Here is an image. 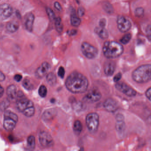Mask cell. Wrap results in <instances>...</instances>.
I'll list each match as a JSON object with an SVG mask.
<instances>
[{
	"label": "cell",
	"mask_w": 151,
	"mask_h": 151,
	"mask_svg": "<svg viewBox=\"0 0 151 151\" xmlns=\"http://www.w3.org/2000/svg\"><path fill=\"white\" fill-rule=\"evenodd\" d=\"M115 64L112 61H107L104 64V71L108 76H111L114 73L115 69Z\"/></svg>",
	"instance_id": "9a60e30c"
},
{
	"label": "cell",
	"mask_w": 151,
	"mask_h": 151,
	"mask_svg": "<svg viewBox=\"0 0 151 151\" xmlns=\"http://www.w3.org/2000/svg\"><path fill=\"white\" fill-rule=\"evenodd\" d=\"M28 148L31 150L34 149L35 146V137L33 136H30L27 140Z\"/></svg>",
	"instance_id": "484cf974"
},
{
	"label": "cell",
	"mask_w": 151,
	"mask_h": 151,
	"mask_svg": "<svg viewBox=\"0 0 151 151\" xmlns=\"http://www.w3.org/2000/svg\"><path fill=\"white\" fill-rule=\"evenodd\" d=\"M58 74L61 78H64L65 75V70L63 66H60L59 68Z\"/></svg>",
	"instance_id": "836d02e7"
},
{
	"label": "cell",
	"mask_w": 151,
	"mask_h": 151,
	"mask_svg": "<svg viewBox=\"0 0 151 151\" xmlns=\"http://www.w3.org/2000/svg\"><path fill=\"white\" fill-rule=\"evenodd\" d=\"M9 102L7 100L6 101H3L0 105V109L2 110H5L9 105Z\"/></svg>",
	"instance_id": "e575fe53"
},
{
	"label": "cell",
	"mask_w": 151,
	"mask_h": 151,
	"mask_svg": "<svg viewBox=\"0 0 151 151\" xmlns=\"http://www.w3.org/2000/svg\"><path fill=\"white\" fill-rule=\"evenodd\" d=\"M66 87L71 92L81 94L85 92L89 86V82L84 75L77 71H73L66 79Z\"/></svg>",
	"instance_id": "6da1fadb"
},
{
	"label": "cell",
	"mask_w": 151,
	"mask_h": 151,
	"mask_svg": "<svg viewBox=\"0 0 151 151\" xmlns=\"http://www.w3.org/2000/svg\"><path fill=\"white\" fill-rule=\"evenodd\" d=\"M99 118V115L96 113L88 114L86 118V124L89 132L95 134L98 129Z\"/></svg>",
	"instance_id": "277c9868"
},
{
	"label": "cell",
	"mask_w": 151,
	"mask_h": 151,
	"mask_svg": "<svg viewBox=\"0 0 151 151\" xmlns=\"http://www.w3.org/2000/svg\"><path fill=\"white\" fill-rule=\"evenodd\" d=\"M102 7L104 10L108 14H111L114 12V9L113 8V6L108 1L104 2L102 4Z\"/></svg>",
	"instance_id": "603a6c76"
},
{
	"label": "cell",
	"mask_w": 151,
	"mask_h": 151,
	"mask_svg": "<svg viewBox=\"0 0 151 151\" xmlns=\"http://www.w3.org/2000/svg\"><path fill=\"white\" fill-rule=\"evenodd\" d=\"M135 13L137 17H142L144 13V9L142 8H138L136 10Z\"/></svg>",
	"instance_id": "d6a6232c"
},
{
	"label": "cell",
	"mask_w": 151,
	"mask_h": 151,
	"mask_svg": "<svg viewBox=\"0 0 151 151\" xmlns=\"http://www.w3.org/2000/svg\"><path fill=\"white\" fill-rule=\"evenodd\" d=\"M5 75L1 71H0V81H3L5 80Z\"/></svg>",
	"instance_id": "ee69618b"
},
{
	"label": "cell",
	"mask_w": 151,
	"mask_h": 151,
	"mask_svg": "<svg viewBox=\"0 0 151 151\" xmlns=\"http://www.w3.org/2000/svg\"><path fill=\"white\" fill-rule=\"evenodd\" d=\"M106 24V20L105 18H102L99 22V25L101 27L105 28Z\"/></svg>",
	"instance_id": "ab89813d"
},
{
	"label": "cell",
	"mask_w": 151,
	"mask_h": 151,
	"mask_svg": "<svg viewBox=\"0 0 151 151\" xmlns=\"http://www.w3.org/2000/svg\"><path fill=\"white\" fill-rule=\"evenodd\" d=\"M104 108L109 112L113 113L116 111L119 108L118 103L113 98L107 99L103 103Z\"/></svg>",
	"instance_id": "4fadbf2b"
},
{
	"label": "cell",
	"mask_w": 151,
	"mask_h": 151,
	"mask_svg": "<svg viewBox=\"0 0 151 151\" xmlns=\"http://www.w3.org/2000/svg\"><path fill=\"white\" fill-rule=\"evenodd\" d=\"M101 98V94L99 91L96 89H93L84 96L83 100L87 103H93L98 102Z\"/></svg>",
	"instance_id": "9c48e42d"
},
{
	"label": "cell",
	"mask_w": 151,
	"mask_h": 151,
	"mask_svg": "<svg viewBox=\"0 0 151 151\" xmlns=\"http://www.w3.org/2000/svg\"><path fill=\"white\" fill-rule=\"evenodd\" d=\"M39 141L41 146L45 148L51 147L54 145V141L52 136L48 132L46 131L40 132Z\"/></svg>",
	"instance_id": "52a82bcc"
},
{
	"label": "cell",
	"mask_w": 151,
	"mask_h": 151,
	"mask_svg": "<svg viewBox=\"0 0 151 151\" xmlns=\"http://www.w3.org/2000/svg\"><path fill=\"white\" fill-rule=\"evenodd\" d=\"M46 12L49 18V19L51 21H54L56 17L54 12L53 10L50 8H46Z\"/></svg>",
	"instance_id": "4dcf8cb0"
},
{
	"label": "cell",
	"mask_w": 151,
	"mask_h": 151,
	"mask_svg": "<svg viewBox=\"0 0 151 151\" xmlns=\"http://www.w3.org/2000/svg\"><path fill=\"white\" fill-rule=\"evenodd\" d=\"M121 76H122V75L121 73H118L117 75H115L114 77V82H118L121 78Z\"/></svg>",
	"instance_id": "f35d334b"
},
{
	"label": "cell",
	"mask_w": 151,
	"mask_h": 151,
	"mask_svg": "<svg viewBox=\"0 0 151 151\" xmlns=\"http://www.w3.org/2000/svg\"><path fill=\"white\" fill-rule=\"evenodd\" d=\"M54 7L57 10L59 11H61L62 10V7L59 2L56 1L54 3Z\"/></svg>",
	"instance_id": "74e56055"
},
{
	"label": "cell",
	"mask_w": 151,
	"mask_h": 151,
	"mask_svg": "<svg viewBox=\"0 0 151 151\" xmlns=\"http://www.w3.org/2000/svg\"><path fill=\"white\" fill-rule=\"evenodd\" d=\"M54 24L56 31L59 33H62L63 30V25L60 17L56 18L54 20Z\"/></svg>",
	"instance_id": "7402d4cb"
},
{
	"label": "cell",
	"mask_w": 151,
	"mask_h": 151,
	"mask_svg": "<svg viewBox=\"0 0 151 151\" xmlns=\"http://www.w3.org/2000/svg\"><path fill=\"white\" fill-rule=\"evenodd\" d=\"M81 51L85 57L88 59H93L98 54L97 49L89 43L83 42L81 45Z\"/></svg>",
	"instance_id": "5b68a950"
},
{
	"label": "cell",
	"mask_w": 151,
	"mask_h": 151,
	"mask_svg": "<svg viewBox=\"0 0 151 151\" xmlns=\"http://www.w3.org/2000/svg\"><path fill=\"white\" fill-rule=\"evenodd\" d=\"M85 13V9L82 7H80L78 8L77 10V14H78V17H82L84 16V14Z\"/></svg>",
	"instance_id": "d590c367"
},
{
	"label": "cell",
	"mask_w": 151,
	"mask_h": 151,
	"mask_svg": "<svg viewBox=\"0 0 151 151\" xmlns=\"http://www.w3.org/2000/svg\"><path fill=\"white\" fill-rule=\"evenodd\" d=\"M6 30L10 33H14L17 32L19 28V24L16 21H12L6 24Z\"/></svg>",
	"instance_id": "d6986e66"
},
{
	"label": "cell",
	"mask_w": 151,
	"mask_h": 151,
	"mask_svg": "<svg viewBox=\"0 0 151 151\" xmlns=\"http://www.w3.org/2000/svg\"><path fill=\"white\" fill-rule=\"evenodd\" d=\"M94 32L102 39H107L108 37V33L105 28L97 27L94 29Z\"/></svg>",
	"instance_id": "ac0fdd59"
},
{
	"label": "cell",
	"mask_w": 151,
	"mask_h": 151,
	"mask_svg": "<svg viewBox=\"0 0 151 151\" xmlns=\"http://www.w3.org/2000/svg\"><path fill=\"white\" fill-rule=\"evenodd\" d=\"M54 112L52 109L47 110L46 112H45L44 114H43V118L44 120H49L54 117Z\"/></svg>",
	"instance_id": "f546056e"
},
{
	"label": "cell",
	"mask_w": 151,
	"mask_h": 151,
	"mask_svg": "<svg viewBox=\"0 0 151 151\" xmlns=\"http://www.w3.org/2000/svg\"><path fill=\"white\" fill-rule=\"evenodd\" d=\"M48 90L46 86L42 85L40 86L39 89V94L42 98H44L47 95Z\"/></svg>",
	"instance_id": "83f0119b"
},
{
	"label": "cell",
	"mask_w": 151,
	"mask_h": 151,
	"mask_svg": "<svg viewBox=\"0 0 151 151\" xmlns=\"http://www.w3.org/2000/svg\"><path fill=\"white\" fill-rule=\"evenodd\" d=\"M117 26L120 32L126 33L130 29L131 24L129 20L123 16L118 17L117 21Z\"/></svg>",
	"instance_id": "30bf717a"
},
{
	"label": "cell",
	"mask_w": 151,
	"mask_h": 151,
	"mask_svg": "<svg viewBox=\"0 0 151 151\" xmlns=\"http://www.w3.org/2000/svg\"><path fill=\"white\" fill-rule=\"evenodd\" d=\"M22 78V76L20 74H17L14 76V79L17 82L21 81Z\"/></svg>",
	"instance_id": "b9f144b4"
},
{
	"label": "cell",
	"mask_w": 151,
	"mask_h": 151,
	"mask_svg": "<svg viewBox=\"0 0 151 151\" xmlns=\"http://www.w3.org/2000/svg\"><path fill=\"white\" fill-rule=\"evenodd\" d=\"M132 78L137 83H144L151 80V64H145L134 71Z\"/></svg>",
	"instance_id": "3957f363"
},
{
	"label": "cell",
	"mask_w": 151,
	"mask_h": 151,
	"mask_svg": "<svg viewBox=\"0 0 151 151\" xmlns=\"http://www.w3.org/2000/svg\"><path fill=\"white\" fill-rule=\"evenodd\" d=\"M17 107L18 110L23 114L30 109L34 107L32 101L22 96H21V98L17 102Z\"/></svg>",
	"instance_id": "8992f818"
},
{
	"label": "cell",
	"mask_w": 151,
	"mask_h": 151,
	"mask_svg": "<svg viewBox=\"0 0 151 151\" xmlns=\"http://www.w3.org/2000/svg\"><path fill=\"white\" fill-rule=\"evenodd\" d=\"M68 33L70 36H73L77 33V30L76 29H72V30L69 31Z\"/></svg>",
	"instance_id": "7bdbcfd3"
},
{
	"label": "cell",
	"mask_w": 151,
	"mask_h": 151,
	"mask_svg": "<svg viewBox=\"0 0 151 151\" xmlns=\"http://www.w3.org/2000/svg\"><path fill=\"white\" fill-rule=\"evenodd\" d=\"M115 88L118 91L129 97H134L136 95L137 92L135 90L124 82H116Z\"/></svg>",
	"instance_id": "ba28073f"
},
{
	"label": "cell",
	"mask_w": 151,
	"mask_h": 151,
	"mask_svg": "<svg viewBox=\"0 0 151 151\" xmlns=\"http://www.w3.org/2000/svg\"><path fill=\"white\" fill-rule=\"evenodd\" d=\"M7 94L9 98L14 99L17 95V88L15 85H11L8 86L7 89Z\"/></svg>",
	"instance_id": "ffe728a7"
},
{
	"label": "cell",
	"mask_w": 151,
	"mask_h": 151,
	"mask_svg": "<svg viewBox=\"0 0 151 151\" xmlns=\"http://www.w3.org/2000/svg\"><path fill=\"white\" fill-rule=\"evenodd\" d=\"M51 68L50 64L48 62H43L35 71V75L36 77L41 78L48 75Z\"/></svg>",
	"instance_id": "7c38bea8"
},
{
	"label": "cell",
	"mask_w": 151,
	"mask_h": 151,
	"mask_svg": "<svg viewBox=\"0 0 151 151\" xmlns=\"http://www.w3.org/2000/svg\"><path fill=\"white\" fill-rule=\"evenodd\" d=\"M46 81L50 86H54L56 83V76L53 72L48 73V75H46Z\"/></svg>",
	"instance_id": "44dd1931"
},
{
	"label": "cell",
	"mask_w": 151,
	"mask_h": 151,
	"mask_svg": "<svg viewBox=\"0 0 151 151\" xmlns=\"http://www.w3.org/2000/svg\"><path fill=\"white\" fill-rule=\"evenodd\" d=\"M73 129L75 134H80L83 129L81 122L79 120L76 121L73 125Z\"/></svg>",
	"instance_id": "cb8c5ba5"
},
{
	"label": "cell",
	"mask_w": 151,
	"mask_h": 151,
	"mask_svg": "<svg viewBox=\"0 0 151 151\" xmlns=\"http://www.w3.org/2000/svg\"><path fill=\"white\" fill-rule=\"evenodd\" d=\"M123 51L122 45L116 41H106L103 46V53L108 59L118 58L122 54Z\"/></svg>",
	"instance_id": "7a4b0ae2"
},
{
	"label": "cell",
	"mask_w": 151,
	"mask_h": 151,
	"mask_svg": "<svg viewBox=\"0 0 151 151\" xmlns=\"http://www.w3.org/2000/svg\"><path fill=\"white\" fill-rule=\"evenodd\" d=\"M146 96L147 98L151 101V87L149 88L146 92Z\"/></svg>",
	"instance_id": "60d3db41"
},
{
	"label": "cell",
	"mask_w": 151,
	"mask_h": 151,
	"mask_svg": "<svg viewBox=\"0 0 151 151\" xmlns=\"http://www.w3.org/2000/svg\"><path fill=\"white\" fill-rule=\"evenodd\" d=\"M17 121L12 119L4 118L3 126L7 130L11 131L16 127Z\"/></svg>",
	"instance_id": "2e32d148"
},
{
	"label": "cell",
	"mask_w": 151,
	"mask_h": 151,
	"mask_svg": "<svg viewBox=\"0 0 151 151\" xmlns=\"http://www.w3.org/2000/svg\"><path fill=\"white\" fill-rule=\"evenodd\" d=\"M13 13L12 8L8 4L0 5V21L8 19Z\"/></svg>",
	"instance_id": "8fae6325"
},
{
	"label": "cell",
	"mask_w": 151,
	"mask_h": 151,
	"mask_svg": "<svg viewBox=\"0 0 151 151\" xmlns=\"http://www.w3.org/2000/svg\"><path fill=\"white\" fill-rule=\"evenodd\" d=\"M23 86L28 90H31L33 87L32 84L29 79H24L23 82Z\"/></svg>",
	"instance_id": "1f68e13d"
},
{
	"label": "cell",
	"mask_w": 151,
	"mask_h": 151,
	"mask_svg": "<svg viewBox=\"0 0 151 151\" xmlns=\"http://www.w3.org/2000/svg\"><path fill=\"white\" fill-rule=\"evenodd\" d=\"M116 128L117 130L120 133L123 132L125 130V124L124 122L123 116L122 115L119 114L117 115Z\"/></svg>",
	"instance_id": "e0dca14e"
},
{
	"label": "cell",
	"mask_w": 151,
	"mask_h": 151,
	"mask_svg": "<svg viewBox=\"0 0 151 151\" xmlns=\"http://www.w3.org/2000/svg\"><path fill=\"white\" fill-rule=\"evenodd\" d=\"M4 118H8L12 119L17 121V122L18 120L17 115L15 113L10 111H7L5 112V114H4Z\"/></svg>",
	"instance_id": "4316f807"
},
{
	"label": "cell",
	"mask_w": 151,
	"mask_h": 151,
	"mask_svg": "<svg viewBox=\"0 0 151 151\" xmlns=\"http://www.w3.org/2000/svg\"><path fill=\"white\" fill-rule=\"evenodd\" d=\"M4 89L3 87L0 85V98L3 96V94H4Z\"/></svg>",
	"instance_id": "f6af8a7d"
},
{
	"label": "cell",
	"mask_w": 151,
	"mask_h": 151,
	"mask_svg": "<svg viewBox=\"0 0 151 151\" xmlns=\"http://www.w3.org/2000/svg\"><path fill=\"white\" fill-rule=\"evenodd\" d=\"M146 33L148 38L149 39H151V25H148L146 29Z\"/></svg>",
	"instance_id": "8d00e7d4"
},
{
	"label": "cell",
	"mask_w": 151,
	"mask_h": 151,
	"mask_svg": "<svg viewBox=\"0 0 151 151\" xmlns=\"http://www.w3.org/2000/svg\"><path fill=\"white\" fill-rule=\"evenodd\" d=\"M131 39V35L130 33H127L125 35L120 39V42L123 44H128Z\"/></svg>",
	"instance_id": "f1b7e54d"
},
{
	"label": "cell",
	"mask_w": 151,
	"mask_h": 151,
	"mask_svg": "<svg viewBox=\"0 0 151 151\" xmlns=\"http://www.w3.org/2000/svg\"><path fill=\"white\" fill-rule=\"evenodd\" d=\"M34 15L32 13H28L26 15L24 20V26L27 31L32 32L33 30L34 22Z\"/></svg>",
	"instance_id": "5bb4252c"
},
{
	"label": "cell",
	"mask_w": 151,
	"mask_h": 151,
	"mask_svg": "<svg viewBox=\"0 0 151 151\" xmlns=\"http://www.w3.org/2000/svg\"><path fill=\"white\" fill-rule=\"evenodd\" d=\"M71 24L72 26L77 27L81 24V20L79 17L75 14H72L70 18Z\"/></svg>",
	"instance_id": "d4e9b609"
}]
</instances>
